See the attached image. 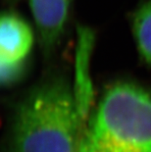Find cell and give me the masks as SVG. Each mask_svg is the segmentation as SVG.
I'll list each match as a JSON object with an SVG mask.
<instances>
[{"label":"cell","mask_w":151,"mask_h":152,"mask_svg":"<svg viewBox=\"0 0 151 152\" xmlns=\"http://www.w3.org/2000/svg\"><path fill=\"white\" fill-rule=\"evenodd\" d=\"M82 140L109 152H151V91L131 82L112 85Z\"/></svg>","instance_id":"7a4b0ae2"},{"label":"cell","mask_w":151,"mask_h":152,"mask_svg":"<svg viewBox=\"0 0 151 152\" xmlns=\"http://www.w3.org/2000/svg\"><path fill=\"white\" fill-rule=\"evenodd\" d=\"M93 44H94V34L90 28H79L76 82L73 86V91L77 109L85 124H88V117L93 95L92 85L89 76V60H90Z\"/></svg>","instance_id":"5b68a950"},{"label":"cell","mask_w":151,"mask_h":152,"mask_svg":"<svg viewBox=\"0 0 151 152\" xmlns=\"http://www.w3.org/2000/svg\"><path fill=\"white\" fill-rule=\"evenodd\" d=\"M34 31L20 15L0 13V62L24 63L34 46Z\"/></svg>","instance_id":"3957f363"},{"label":"cell","mask_w":151,"mask_h":152,"mask_svg":"<svg viewBox=\"0 0 151 152\" xmlns=\"http://www.w3.org/2000/svg\"><path fill=\"white\" fill-rule=\"evenodd\" d=\"M85 127L73 87L55 77L37 86L18 105L6 152H79Z\"/></svg>","instance_id":"6da1fadb"},{"label":"cell","mask_w":151,"mask_h":152,"mask_svg":"<svg viewBox=\"0 0 151 152\" xmlns=\"http://www.w3.org/2000/svg\"><path fill=\"white\" fill-rule=\"evenodd\" d=\"M133 37L141 59L151 66V0L136 9L131 19Z\"/></svg>","instance_id":"8992f818"},{"label":"cell","mask_w":151,"mask_h":152,"mask_svg":"<svg viewBox=\"0 0 151 152\" xmlns=\"http://www.w3.org/2000/svg\"><path fill=\"white\" fill-rule=\"evenodd\" d=\"M79 152H109L101 149V148H98L94 146V145H91L88 143V142L83 141L82 140H81V143H80V148H79Z\"/></svg>","instance_id":"52a82bcc"},{"label":"cell","mask_w":151,"mask_h":152,"mask_svg":"<svg viewBox=\"0 0 151 152\" xmlns=\"http://www.w3.org/2000/svg\"><path fill=\"white\" fill-rule=\"evenodd\" d=\"M72 0H30L39 40L45 51L58 43L68 22Z\"/></svg>","instance_id":"277c9868"}]
</instances>
